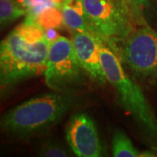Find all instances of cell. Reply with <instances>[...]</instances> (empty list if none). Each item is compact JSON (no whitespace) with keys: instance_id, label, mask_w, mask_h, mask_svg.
<instances>
[{"instance_id":"3957f363","label":"cell","mask_w":157,"mask_h":157,"mask_svg":"<svg viewBox=\"0 0 157 157\" xmlns=\"http://www.w3.org/2000/svg\"><path fill=\"white\" fill-rule=\"evenodd\" d=\"M101 65L107 82L116 91L121 106L150 133L157 135V120L138 85L126 73L122 63L108 46L101 43Z\"/></svg>"},{"instance_id":"ba28073f","label":"cell","mask_w":157,"mask_h":157,"mask_svg":"<svg viewBox=\"0 0 157 157\" xmlns=\"http://www.w3.org/2000/svg\"><path fill=\"white\" fill-rule=\"evenodd\" d=\"M72 42L85 72L97 83L105 84L107 79L101 65V41L89 33H73Z\"/></svg>"},{"instance_id":"5bb4252c","label":"cell","mask_w":157,"mask_h":157,"mask_svg":"<svg viewBox=\"0 0 157 157\" xmlns=\"http://www.w3.org/2000/svg\"><path fill=\"white\" fill-rule=\"evenodd\" d=\"M17 2L26 10V14L33 17L39 15L45 7L54 6L50 0H17Z\"/></svg>"},{"instance_id":"6da1fadb","label":"cell","mask_w":157,"mask_h":157,"mask_svg":"<svg viewBox=\"0 0 157 157\" xmlns=\"http://www.w3.org/2000/svg\"><path fill=\"white\" fill-rule=\"evenodd\" d=\"M74 104V96L61 92L37 96L4 114L0 128L20 137L34 135L59 122Z\"/></svg>"},{"instance_id":"8fae6325","label":"cell","mask_w":157,"mask_h":157,"mask_svg":"<svg viewBox=\"0 0 157 157\" xmlns=\"http://www.w3.org/2000/svg\"><path fill=\"white\" fill-rule=\"evenodd\" d=\"M15 30L23 39L30 44L37 43L45 39V29L31 16H26L25 21L18 25Z\"/></svg>"},{"instance_id":"9c48e42d","label":"cell","mask_w":157,"mask_h":157,"mask_svg":"<svg viewBox=\"0 0 157 157\" xmlns=\"http://www.w3.org/2000/svg\"><path fill=\"white\" fill-rule=\"evenodd\" d=\"M63 24L73 33H89L92 28L86 20L81 0H65L61 6Z\"/></svg>"},{"instance_id":"2e32d148","label":"cell","mask_w":157,"mask_h":157,"mask_svg":"<svg viewBox=\"0 0 157 157\" xmlns=\"http://www.w3.org/2000/svg\"><path fill=\"white\" fill-rule=\"evenodd\" d=\"M130 4L140 13H143V8H147L150 5V0H128Z\"/></svg>"},{"instance_id":"5b68a950","label":"cell","mask_w":157,"mask_h":157,"mask_svg":"<svg viewBox=\"0 0 157 157\" xmlns=\"http://www.w3.org/2000/svg\"><path fill=\"white\" fill-rule=\"evenodd\" d=\"M84 73L72 40L59 36L51 41L44 73L45 83L50 88L63 92L78 86L83 81Z\"/></svg>"},{"instance_id":"7c38bea8","label":"cell","mask_w":157,"mask_h":157,"mask_svg":"<svg viewBox=\"0 0 157 157\" xmlns=\"http://www.w3.org/2000/svg\"><path fill=\"white\" fill-rule=\"evenodd\" d=\"M26 14L17 0H0V30Z\"/></svg>"},{"instance_id":"ac0fdd59","label":"cell","mask_w":157,"mask_h":157,"mask_svg":"<svg viewBox=\"0 0 157 157\" xmlns=\"http://www.w3.org/2000/svg\"><path fill=\"white\" fill-rule=\"evenodd\" d=\"M50 1L54 6H58V7H60V8L64 5V3H65V0H50Z\"/></svg>"},{"instance_id":"9a60e30c","label":"cell","mask_w":157,"mask_h":157,"mask_svg":"<svg viewBox=\"0 0 157 157\" xmlns=\"http://www.w3.org/2000/svg\"><path fill=\"white\" fill-rule=\"evenodd\" d=\"M40 156L47 157H66L68 156L67 152L61 146L56 143H46L41 147L39 150Z\"/></svg>"},{"instance_id":"4fadbf2b","label":"cell","mask_w":157,"mask_h":157,"mask_svg":"<svg viewBox=\"0 0 157 157\" xmlns=\"http://www.w3.org/2000/svg\"><path fill=\"white\" fill-rule=\"evenodd\" d=\"M33 18L44 29H58L64 25L61 8L55 6L45 7L39 15Z\"/></svg>"},{"instance_id":"e0dca14e","label":"cell","mask_w":157,"mask_h":157,"mask_svg":"<svg viewBox=\"0 0 157 157\" xmlns=\"http://www.w3.org/2000/svg\"><path fill=\"white\" fill-rule=\"evenodd\" d=\"M45 36L46 39L49 40V42L52 41L53 39H55L57 37H59V35L57 33L56 30L54 28H48L45 29Z\"/></svg>"},{"instance_id":"8992f818","label":"cell","mask_w":157,"mask_h":157,"mask_svg":"<svg viewBox=\"0 0 157 157\" xmlns=\"http://www.w3.org/2000/svg\"><path fill=\"white\" fill-rule=\"evenodd\" d=\"M135 74H157V32L148 25L138 26L119 46L115 53Z\"/></svg>"},{"instance_id":"7a4b0ae2","label":"cell","mask_w":157,"mask_h":157,"mask_svg":"<svg viewBox=\"0 0 157 157\" xmlns=\"http://www.w3.org/2000/svg\"><path fill=\"white\" fill-rule=\"evenodd\" d=\"M49 44L46 38L30 44L15 29L0 41V96L24 80L45 73Z\"/></svg>"},{"instance_id":"30bf717a","label":"cell","mask_w":157,"mask_h":157,"mask_svg":"<svg viewBox=\"0 0 157 157\" xmlns=\"http://www.w3.org/2000/svg\"><path fill=\"white\" fill-rule=\"evenodd\" d=\"M112 148L113 155L115 157H136L140 155L128 136L121 129H116L113 133Z\"/></svg>"},{"instance_id":"52a82bcc","label":"cell","mask_w":157,"mask_h":157,"mask_svg":"<svg viewBox=\"0 0 157 157\" xmlns=\"http://www.w3.org/2000/svg\"><path fill=\"white\" fill-rule=\"evenodd\" d=\"M66 138L77 156L102 155L103 147L95 122L86 113H77L70 118L66 127Z\"/></svg>"},{"instance_id":"277c9868","label":"cell","mask_w":157,"mask_h":157,"mask_svg":"<svg viewBox=\"0 0 157 157\" xmlns=\"http://www.w3.org/2000/svg\"><path fill=\"white\" fill-rule=\"evenodd\" d=\"M93 35L115 53L138 25L115 0H81Z\"/></svg>"}]
</instances>
